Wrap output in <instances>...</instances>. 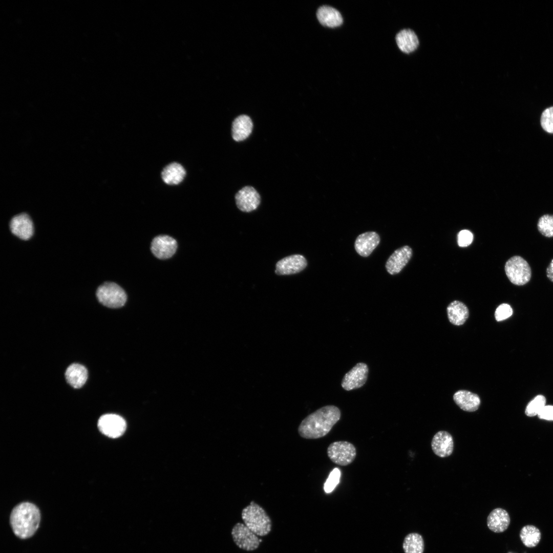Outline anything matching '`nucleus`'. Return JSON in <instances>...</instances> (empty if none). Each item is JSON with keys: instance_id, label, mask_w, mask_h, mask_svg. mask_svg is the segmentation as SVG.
I'll list each match as a JSON object with an SVG mask.
<instances>
[{"instance_id": "obj_13", "label": "nucleus", "mask_w": 553, "mask_h": 553, "mask_svg": "<svg viewBox=\"0 0 553 553\" xmlns=\"http://www.w3.org/2000/svg\"><path fill=\"white\" fill-rule=\"evenodd\" d=\"M395 41L398 50L404 54L414 53L420 46L418 36L411 28H405L398 32Z\"/></svg>"}, {"instance_id": "obj_6", "label": "nucleus", "mask_w": 553, "mask_h": 553, "mask_svg": "<svg viewBox=\"0 0 553 553\" xmlns=\"http://www.w3.org/2000/svg\"><path fill=\"white\" fill-rule=\"evenodd\" d=\"M327 456L334 463L347 466L353 462L356 456L355 446L347 441H337L328 446Z\"/></svg>"}, {"instance_id": "obj_2", "label": "nucleus", "mask_w": 553, "mask_h": 553, "mask_svg": "<svg viewBox=\"0 0 553 553\" xmlns=\"http://www.w3.org/2000/svg\"><path fill=\"white\" fill-rule=\"evenodd\" d=\"M40 521L38 507L31 503L23 502L16 505L10 515V521L15 535L21 539L32 536Z\"/></svg>"}, {"instance_id": "obj_26", "label": "nucleus", "mask_w": 553, "mask_h": 553, "mask_svg": "<svg viewBox=\"0 0 553 553\" xmlns=\"http://www.w3.org/2000/svg\"><path fill=\"white\" fill-rule=\"evenodd\" d=\"M402 547L405 553H423L424 548L423 538L418 533H410L405 538Z\"/></svg>"}, {"instance_id": "obj_15", "label": "nucleus", "mask_w": 553, "mask_h": 553, "mask_svg": "<svg viewBox=\"0 0 553 553\" xmlns=\"http://www.w3.org/2000/svg\"><path fill=\"white\" fill-rule=\"evenodd\" d=\"M412 256V250L408 245L395 250L386 263L387 271L391 275L398 273L409 262Z\"/></svg>"}, {"instance_id": "obj_31", "label": "nucleus", "mask_w": 553, "mask_h": 553, "mask_svg": "<svg viewBox=\"0 0 553 553\" xmlns=\"http://www.w3.org/2000/svg\"><path fill=\"white\" fill-rule=\"evenodd\" d=\"M513 314V309L507 304H502L496 309L495 317L497 321L500 322L510 317Z\"/></svg>"}, {"instance_id": "obj_1", "label": "nucleus", "mask_w": 553, "mask_h": 553, "mask_svg": "<svg viewBox=\"0 0 553 553\" xmlns=\"http://www.w3.org/2000/svg\"><path fill=\"white\" fill-rule=\"evenodd\" d=\"M340 409L334 405L324 406L306 416L298 427L299 435L305 439H315L327 435L341 419Z\"/></svg>"}, {"instance_id": "obj_19", "label": "nucleus", "mask_w": 553, "mask_h": 553, "mask_svg": "<svg viewBox=\"0 0 553 553\" xmlns=\"http://www.w3.org/2000/svg\"><path fill=\"white\" fill-rule=\"evenodd\" d=\"M508 513L502 508L494 509L487 518L488 528L493 532L499 533L506 530L510 523Z\"/></svg>"}, {"instance_id": "obj_18", "label": "nucleus", "mask_w": 553, "mask_h": 553, "mask_svg": "<svg viewBox=\"0 0 553 553\" xmlns=\"http://www.w3.org/2000/svg\"><path fill=\"white\" fill-rule=\"evenodd\" d=\"M380 242L379 235L374 231H368L359 235L356 238L354 247L356 252L361 256L367 257L370 255Z\"/></svg>"}, {"instance_id": "obj_8", "label": "nucleus", "mask_w": 553, "mask_h": 553, "mask_svg": "<svg viewBox=\"0 0 553 553\" xmlns=\"http://www.w3.org/2000/svg\"><path fill=\"white\" fill-rule=\"evenodd\" d=\"M126 422L119 415L108 414L101 416L98 421V428L104 435L111 438L121 436L126 429Z\"/></svg>"}, {"instance_id": "obj_9", "label": "nucleus", "mask_w": 553, "mask_h": 553, "mask_svg": "<svg viewBox=\"0 0 553 553\" xmlns=\"http://www.w3.org/2000/svg\"><path fill=\"white\" fill-rule=\"evenodd\" d=\"M369 373L367 365L364 363L356 364L344 375L341 383L342 388L350 391L361 387L366 382Z\"/></svg>"}, {"instance_id": "obj_7", "label": "nucleus", "mask_w": 553, "mask_h": 553, "mask_svg": "<svg viewBox=\"0 0 553 553\" xmlns=\"http://www.w3.org/2000/svg\"><path fill=\"white\" fill-rule=\"evenodd\" d=\"M231 534L235 544L240 549L251 551L260 546L262 540L247 527L244 523H237L231 529Z\"/></svg>"}, {"instance_id": "obj_23", "label": "nucleus", "mask_w": 553, "mask_h": 553, "mask_svg": "<svg viewBox=\"0 0 553 553\" xmlns=\"http://www.w3.org/2000/svg\"><path fill=\"white\" fill-rule=\"evenodd\" d=\"M447 313L450 322L457 326L463 324L469 315L466 306L458 301H454L449 305Z\"/></svg>"}, {"instance_id": "obj_28", "label": "nucleus", "mask_w": 553, "mask_h": 553, "mask_svg": "<svg viewBox=\"0 0 553 553\" xmlns=\"http://www.w3.org/2000/svg\"><path fill=\"white\" fill-rule=\"evenodd\" d=\"M538 229L540 232L546 237H553V215H544L539 219Z\"/></svg>"}, {"instance_id": "obj_24", "label": "nucleus", "mask_w": 553, "mask_h": 553, "mask_svg": "<svg viewBox=\"0 0 553 553\" xmlns=\"http://www.w3.org/2000/svg\"><path fill=\"white\" fill-rule=\"evenodd\" d=\"M184 167L179 163L173 162L165 167L161 173L163 181L169 185L179 184L185 176Z\"/></svg>"}, {"instance_id": "obj_3", "label": "nucleus", "mask_w": 553, "mask_h": 553, "mask_svg": "<svg viewBox=\"0 0 553 553\" xmlns=\"http://www.w3.org/2000/svg\"><path fill=\"white\" fill-rule=\"evenodd\" d=\"M241 517L245 525L259 537L268 535L272 529V521L265 510L251 501L242 511Z\"/></svg>"}, {"instance_id": "obj_21", "label": "nucleus", "mask_w": 553, "mask_h": 553, "mask_svg": "<svg viewBox=\"0 0 553 553\" xmlns=\"http://www.w3.org/2000/svg\"><path fill=\"white\" fill-rule=\"evenodd\" d=\"M456 404L462 410L472 412L476 411L480 405L479 396L466 390H459L453 396Z\"/></svg>"}, {"instance_id": "obj_16", "label": "nucleus", "mask_w": 553, "mask_h": 553, "mask_svg": "<svg viewBox=\"0 0 553 553\" xmlns=\"http://www.w3.org/2000/svg\"><path fill=\"white\" fill-rule=\"evenodd\" d=\"M433 453L437 456L445 458L450 456L454 450L452 436L446 431H440L433 436L431 441Z\"/></svg>"}, {"instance_id": "obj_30", "label": "nucleus", "mask_w": 553, "mask_h": 553, "mask_svg": "<svg viewBox=\"0 0 553 553\" xmlns=\"http://www.w3.org/2000/svg\"><path fill=\"white\" fill-rule=\"evenodd\" d=\"M341 471L337 468L334 469L329 474L324 486V490L326 493H330L333 491L339 482Z\"/></svg>"}, {"instance_id": "obj_5", "label": "nucleus", "mask_w": 553, "mask_h": 553, "mask_svg": "<svg viewBox=\"0 0 553 553\" xmlns=\"http://www.w3.org/2000/svg\"><path fill=\"white\" fill-rule=\"evenodd\" d=\"M505 271L509 280L518 286L528 282L531 275V269L528 263L518 256L511 258L506 262Z\"/></svg>"}, {"instance_id": "obj_10", "label": "nucleus", "mask_w": 553, "mask_h": 553, "mask_svg": "<svg viewBox=\"0 0 553 553\" xmlns=\"http://www.w3.org/2000/svg\"><path fill=\"white\" fill-rule=\"evenodd\" d=\"M316 19L323 27L336 29L344 23V17L340 11L335 8L327 5L319 7L316 11Z\"/></svg>"}, {"instance_id": "obj_22", "label": "nucleus", "mask_w": 553, "mask_h": 553, "mask_svg": "<svg viewBox=\"0 0 553 553\" xmlns=\"http://www.w3.org/2000/svg\"><path fill=\"white\" fill-rule=\"evenodd\" d=\"M65 376L70 385L78 389L86 383L88 378V371L82 365L72 364L67 369Z\"/></svg>"}, {"instance_id": "obj_4", "label": "nucleus", "mask_w": 553, "mask_h": 553, "mask_svg": "<svg viewBox=\"0 0 553 553\" xmlns=\"http://www.w3.org/2000/svg\"><path fill=\"white\" fill-rule=\"evenodd\" d=\"M98 301L103 305L112 308L122 307L127 297L124 290L113 282H105L99 286L96 291Z\"/></svg>"}, {"instance_id": "obj_32", "label": "nucleus", "mask_w": 553, "mask_h": 553, "mask_svg": "<svg viewBox=\"0 0 553 553\" xmlns=\"http://www.w3.org/2000/svg\"><path fill=\"white\" fill-rule=\"evenodd\" d=\"M473 240V235L469 230H461L457 236V242L460 247H464L470 245Z\"/></svg>"}, {"instance_id": "obj_20", "label": "nucleus", "mask_w": 553, "mask_h": 553, "mask_svg": "<svg viewBox=\"0 0 553 553\" xmlns=\"http://www.w3.org/2000/svg\"><path fill=\"white\" fill-rule=\"evenodd\" d=\"M253 123L247 115H241L235 119L231 126V136L237 142L244 140L252 132Z\"/></svg>"}, {"instance_id": "obj_12", "label": "nucleus", "mask_w": 553, "mask_h": 553, "mask_svg": "<svg viewBox=\"0 0 553 553\" xmlns=\"http://www.w3.org/2000/svg\"><path fill=\"white\" fill-rule=\"evenodd\" d=\"M177 248L176 241L167 235H159L154 238L151 243V251L154 255L160 259H167L172 257Z\"/></svg>"}, {"instance_id": "obj_29", "label": "nucleus", "mask_w": 553, "mask_h": 553, "mask_svg": "<svg viewBox=\"0 0 553 553\" xmlns=\"http://www.w3.org/2000/svg\"><path fill=\"white\" fill-rule=\"evenodd\" d=\"M540 122L545 131L553 134V107L546 108L542 112Z\"/></svg>"}, {"instance_id": "obj_17", "label": "nucleus", "mask_w": 553, "mask_h": 553, "mask_svg": "<svg viewBox=\"0 0 553 553\" xmlns=\"http://www.w3.org/2000/svg\"><path fill=\"white\" fill-rule=\"evenodd\" d=\"M10 228L13 235L24 240L29 239L33 233L32 221L25 213L13 217L10 222Z\"/></svg>"}, {"instance_id": "obj_27", "label": "nucleus", "mask_w": 553, "mask_h": 553, "mask_svg": "<svg viewBox=\"0 0 553 553\" xmlns=\"http://www.w3.org/2000/svg\"><path fill=\"white\" fill-rule=\"evenodd\" d=\"M545 397L542 395H537L527 405L525 411V415L529 417L538 415L545 406Z\"/></svg>"}, {"instance_id": "obj_25", "label": "nucleus", "mask_w": 553, "mask_h": 553, "mask_svg": "<svg viewBox=\"0 0 553 553\" xmlns=\"http://www.w3.org/2000/svg\"><path fill=\"white\" fill-rule=\"evenodd\" d=\"M520 538L525 546L531 548L538 544L541 540V534L540 530L535 526L527 525L521 528Z\"/></svg>"}, {"instance_id": "obj_34", "label": "nucleus", "mask_w": 553, "mask_h": 553, "mask_svg": "<svg viewBox=\"0 0 553 553\" xmlns=\"http://www.w3.org/2000/svg\"><path fill=\"white\" fill-rule=\"evenodd\" d=\"M546 275L549 280L553 282V259L546 269Z\"/></svg>"}, {"instance_id": "obj_14", "label": "nucleus", "mask_w": 553, "mask_h": 553, "mask_svg": "<svg viewBox=\"0 0 553 553\" xmlns=\"http://www.w3.org/2000/svg\"><path fill=\"white\" fill-rule=\"evenodd\" d=\"M307 262L301 254H293L283 258L276 264L275 272L278 275H289L299 273L307 266Z\"/></svg>"}, {"instance_id": "obj_33", "label": "nucleus", "mask_w": 553, "mask_h": 553, "mask_svg": "<svg viewBox=\"0 0 553 553\" xmlns=\"http://www.w3.org/2000/svg\"><path fill=\"white\" fill-rule=\"evenodd\" d=\"M537 415L541 419L552 421L553 406H545Z\"/></svg>"}, {"instance_id": "obj_11", "label": "nucleus", "mask_w": 553, "mask_h": 553, "mask_svg": "<svg viewBox=\"0 0 553 553\" xmlns=\"http://www.w3.org/2000/svg\"><path fill=\"white\" fill-rule=\"evenodd\" d=\"M237 206L244 212L252 211L258 207L261 202L259 194L253 187L246 186L235 195Z\"/></svg>"}]
</instances>
